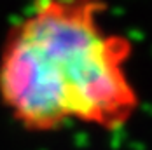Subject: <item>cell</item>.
Returning a JSON list of instances; mask_svg holds the SVG:
<instances>
[{
	"instance_id": "obj_1",
	"label": "cell",
	"mask_w": 152,
	"mask_h": 150,
	"mask_svg": "<svg viewBox=\"0 0 152 150\" xmlns=\"http://www.w3.org/2000/svg\"><path fill=\"white\" fill-rule=\"evenodd\" d=\"M100 0H33L0 47V103L28 133L119 131L137 115L131 42Z\"/></svg>"
}]
</instances>
